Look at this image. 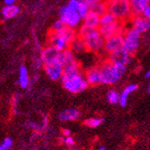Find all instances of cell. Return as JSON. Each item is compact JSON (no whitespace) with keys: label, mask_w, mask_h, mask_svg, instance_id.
I'll return each mask as SVG.
<instances>
[{"label":"cell","mask_w":150,"mask_h":150,"mask_svg":"<svg viewBox=\"0 0 150 150\" xmlns=\"http://www.w3.org/2000/svg\"><path fill=\"white\" fill-rule=\"evenodd\" d=\"M120 96L121 94H119V93L115 90H110L107 93V101L111 104H115L120 102Z\"/></svg>","instance_id":"obj_28"},{"label":"cell","mask_w":150,"mask_h":150,"mask_svg":"<svg viewBox=\"0 0 150 150\" xmlns=\"http://www.w3.org/2000/svg\"><path fill=\"white\" fill-rule=\"evenodd\" d=\"M58 61L61 62L63 66H66V65L73 62L75 61L73 52L70 49L62 50V51H59V58H58Z\"/></svg>","instance_id":"obj_21"},{"label":"cell","mask_w":150,"mask_h":150,"mask_svg":"<svg viewBox=\"0 0 150 150\" xmlns=\"http://www.w3.org/2000/svg\"><path fill=\"white\" fill-rule=\"evenodd\" d=\"M59 19L66 26L74 28L80 24V22L82 18H81L79 13L76 10L71 8V7H69L66 5L59 9Z\"/></svg>","instance_id":"obj_5"},{"label":"cell","mask_w":150,"mask_h":150,"mask_svg":"<svg viewBox=\"0 0 150 150\" xmlns=\"http://www.w3.org/2000/svg\"><path fill=\"white\" fill-rule=\"evenodd\" d=\"M84 43L86 50L98 52L102 50H104V44H105V39L103 37L98 28H94L90 32L84 39Z\"/></svg>","instance_id":"obj_3"},{"label":"cell","mask_w":150,"mask_h":150,"mask_svg":"<svg viewBox=\"0 0 150 150\" xmlns=\"http://www.w3.org/2000/svg\"><path fill=\"white\" fill-rule=\"evenodd\" d=\"M62 134H63V136L64 137H70V134H71V131L69 129H63L62 131Z\"/></svg>","instance_id":"obj_39"},{"label":"cell","mask_w":150,"mask_h":150,"mask_svg":"<svg viewBox=\"0 0 150 150\" xmlns=\"http://www.w3.org/2000/svg\"><path fill=\"white\" fill-rule=\"evenodd\" d=\"M133 16H139L149 5L146 0H130Z\"/></svg>","instance_id":"obj_18"},{"label":"cell","mask_w":150,"mask_h":150,"mask_svg":"<svg viewBox=\"0 0 150 150\" xmlns=\"http://www.w3.org/2000/svg\"><path fill=\"white\" fill-rule=\"evenodd\" d=\"M103 123V118H89L84 122V124L91 128H95V127L100 126Z\"/></svg>","instance_id":"obj_29"},{"label":"cell","mask_w":150,"mask_h":150,"mask_svg":"<svg viewBox=\"0 0 150 150\" xmlns=\"http://www.w3.org/2000/svg\"><path fill=\"white\" fill-rule=\"evenodd\" d=\"M124 46V34H116L105 40L104 50L108 53L123 48Z\"/></svg>","instance_id":"obj_11"},{"label":"cell","mask_w":150,"mask_h":150,"mask_svg":"<svg viewBox=\"0 0 150 150\" xmlns=\"http://www.w3.org/2000/svg\"><path fill=\"white\" fill-rule=\"evenodd\" d=\"M118 19L112 15V13H110L109 11L106 12L104 15L101 17V23H100V27L102 26H106V25H109V24H112L114 23V22L117 21Z\"/></svg>","instance_id":"obj_26"},{"label":"cell","mask_w":150,"mask_h":150,"mask_svg":"<svg viewBox=\"0 0 150 150\" xmlns=\"http://www.w3.org/2000/svg\"><path fill=\"white\" fill-rule=\"evenodd\" d=\"M91 11H93L94 13L98 14L100 17H102L103 15H104L106 12H108V7H107V2L101 1L95 4L93 6L91 7Z\"/></svg>","instance_id":"obj_25"},{"label":"cell","mask_w":150,"mask_h":150,"mask_svg":"<svg viewBox=\"0 0 150 150\" xmlns=\"http://www.w3.org/2000/svg\"><path fill=\"white\" fill-rule=\"evenodd\" d=\"M45 73L52 81H58L62 79L63 75L64 66L59 61H55L50 63H46L43 66Z\"/></svg>","instance_id":"obj_7"},{"label":"cell","mask_w":150,"mask_h":150,"mask_svg":"<svg viewBox=\"0 0 150 150\" xmlns=\"http://www.w3.org/2000/svg\"><path fill=\"white\" fill-rule=\"evenodd\" d=\"M101 17L98 14L94 13L93 11H90L87 16L83 18V24L91 28H100Z\"/></svg>","instance_id":"obj_16"},{"label":"cell","mask_w":150,"mask_h":150,"mask_svg":"<svg viewBox=\"0 0 150 150\" xmlns=\"http://www.w3.org/2000/svg\"><path fill=\"white\" fill-rule=\"evenodd\" d=\"M142 16H143L144 18H146V19L150 20V5H148L146 8L143 10V12H142Z\"/></svg>","instance_id":"obj_35"},{"label":"cell","mask_w":150,"mask_h":150,"mask_svg":"<svg viewBox=\"0 0 150 150\" xmlns=\"http://www.w3.org/2000/svg\"><path fill=\"white\" fill-rule=\"evenodd\" d=\"M131 55L124 48L116 50L109 53V62L114 64L127 65L130 62Z\"/></svg>","instance_id":"obj_10"},{"label":"cell","mask_w":150,"mask_h":150,"mask_svg":"<svg viewBox=\"0 0 150 150\" xmlns=\"http://www.w3.org/2000/svg\"><path fill=\"white\" fill-rule=\"evenodd\" d=\"M85 78L88 81L89 85H98L102 83V72L101 69L94 67L90 69L85 75Z\"/></svg>","instance_id":"obj_15"},{"label":"cell","mask_w":150,"mask_h":150,"mask_svg":"<svg viewBox=\"0 0 150 150\" xmlns=\"http://www.w3.org/2000/svg\"><path fill=\"white\" fill-rule=\"evenodd\" d=\"M140 33H138L134 29L129 28L125 29L124 33V46L123 48L128 52V53L132 56L134 54L139 47V42H140Z\"/></svg>","instance_id":"obj_4"},{"label":"cell","mask_w":150,"mask_h":150,"mask_svg":"<svg viewBox=\"0 0 150 150\" xmlns=\"http://www.w3.org/2000/svg\"><path fill=\"white\" fill-rule=\"evenodd\" d=\"M18 73H19V78H18L19 86L22 89H27L29 85V82H30L29 81L28 71L27 67L25 65H20Z\"/></svg>","instance_id":"obj_19"},{"label":"cell","mask_w":150,"mask_h":150,"mask_svg":"<svg viewBox=\"0 0 150 150\" xmlns=\"http://www.w3.org/2000/svg\"><path fill=\"white\" fill-rule=\"evenodd\" d=\"M33 66L35 67V69H40L42 66H44V63H43L40 57L34 59V61H33Z\"/></svg>","instance_id":"obj_34"},{"label":"cell","mask_w":150,"mask_h":150,"mask_svg":"<svg viewBox=\"0 0 150 150\" xmlns=\"http://www.w3.org/2000/svg\"><path fill=\"white\" fill-rule=\"evenodd\" d=\"M132 28L138 33L143 34L150 29V20L143 16H134L132 18Z\"/></svg>","instance_id":"obj_12"},{"label":"cell","mask_w":150,"mask_h":150,"mask_svg":"<svg viewBox=\"0 0 150 150\" xmlns=\"http://www.w3.org/2000/svg\"><path fill=\"white\" fill-rule=\"evenodd\" d=\"M147 92L150 93V83H149V85H148V87H147Z\"/></svg>","instance_id":"obj_42"},{"label":"cell","mask_w":150,"mask_h":150,"mask_svg":"<svg viewBox=\"0 0 150 150\" xmlns=\"http://www.w3.org/2000/svg\"><path fill=\"white\" fill-rule=\"evenodd\" d=\"M83 1L90 6V8H91L92 6H93L95 4H97L98 2H100L101 0H83Z\"/></svg>","instance_id":"obj_37"},{"label":"cell","mask_w":150,"mask_h":150,"mask_svg":"<svg viewBox=\"0 0 150 150\" xmlns=\"http://www.w3.org/2000/svg\"><path fill=\"white\" fill-rule=\"evenodd\" d=\"M62 37H64L65 39L68 40L70 43H71L76 38L78 37V31H76L73 28L66 26L62 31L59 32Z\"/></svg>","instance_id":"obj_24"},{"label":"cell","mask_w":150,"mask_h":150,"mask_svg":"<svg viewBox=\"0 0 150 150\" xmlns=\"http://www.w3.org/2000/svg\"><path fill=\"white\" fill-rule=\"evenodd\" d=\"M79 112L74 108L65 109L59 114V119L62 121H72L79 118Z\"/></svg>","instance_id":"obj_17"},{"label":"cell","mask_w":150,"mask_h":150,"mask_svg":"<svg viewBox=\"0 0 150 150\" xmlns=\"http://www.w3.org/2000/svg\"><path fill=\"white\" fill-rule=\"evenodd\" d=\"M137 89V84H130L128 86H126L124 91L122 92L121 93V96H120V105H121L122 107H125L127 103V99H128V96L133 93Z\"/></svg>","instance_id":"obj_22"},{"label":"cell","mask_w":150,"mask_h":150,"mask_svg":"<svg viewBox=\"0 0 150 150\" xmlns=\"http://www.w3.org/2000/svg\"><path fill=\"white\" fill-rule=\"evenodd\" d=\"M90 11H91V8H90V6L83 1V0H81V1H80V5H79L78 9H77V12L79 13L81 18L83 19L87 16V14Z\"/></svg>","instance_id":"obj_27"},{"label":"cell","mask_w":150,"mask_h":150,"mask_svg":"<svg viewBox=\"0 0 150 150\" xmlns=\"http://www.w3.org/2000/svg\"><path fill=\"white\" fill-rule=\"evenodd\" d=\"M97 150H105V148H104L103 146H101V147H99Z\"/></svg>","instance_id":"obj_41"},{"label":"cell","mask_w":150,"mask_h":150,"mask_svg":"<svg viewBox=\"0 0 150 150\" xmlns=\"http://www.w3.org/2000/svg\"><path fill=\"white\" fill-rule=\"evenodd\" d=\"M70 50L73 52V53H80V52H82L83 50H86V47H85V43L83 39H81L79 36L75 39L70 46Z\"/></svg>","instance_id":"obj_23"},{"label":"cell","mask_w":150,"mask_h":150,"mask_svg":"<svg viewBox=\"0 0 150 150\" xmlns=\"http://www.w3.org/2000/svg\"><path fill=\"white\" fill-rule=\"evenodd\" d=\"M65 27H66V25L63 23V22L61 19L56 20L54 23H53V25H52L51 31H53V32H59V31H62Z\"/></svg>","instance_id":"obj_31"},{"label":"cell","mask_w":150,"mask_h":150,"mask_svg":"<svg viewBox=\"0 0 150 150\" xmlns=\"http://www.w3.org/2000/svg\"><path fill=\"white\" fill-rule=\"evenodd\" d=\"M13 141L10 137H6L3 141L1 145H0V150H9L12 146Z\"/></svg>","instance_id":"obj_32"},{"label":"cell","mask_w":150,"mask_h":150,"mask_svg":"<svg viewBox=\"0 0 150 150\" xmlns=\"http://www.w3.org/2000/svg\"><path fill=\"white\" fill-rule=\"evenodd\" d=\"M19 11H20L19 7L16 5L5 6L1 10V14L5 19H10L18 16Z\"/></svg>","instance_id":"obj_20"},{"label":"cell","mask_w":150,"mask_h":150,"mask_svg":"<svg viewBox=\"0 0 150 150\" xmlns=\"http://www.w3.org/2000/svg\"><path fill=\"white\" fill-rule=\"evenodd\" d=\"M146 1H147V2H148V4L150 5V0H146Z\"/></svg>","instance_id":"obj_43"},{"label":"cell","mask_w":150,"mask_h":150,"mask_svg":"<svg viewBox=\"0 0 150 150\" xmlns=\"http://www.w3.org/2000/svg\"><path fill=\"white\" fill-rule=\"evenodd\" d=\"M62 141L64 142V144L66 146H73L74 145V139L70 136V137H65L64 139H62Z\"/></svg>","instance_id":"obj_36"},{"label":"cell","mask_w":150,"mask_h":150,"mask_svg":"<svg viewBox=\"0 0 150 150\" xmlns=\"http://www.w3.org/2000/svg\"><path fill=\"white\" fill-rule=\"evenodd\" d=\"M99 30L105 40L116 34H124L125 31L123 27V22L120 20H117L114 23L106 26H102L99 28Z\"/></svg>","instance_id":"obj_8"},{"label":"cell","mask_w":150,"mask_h":150,"mask_svg":"<svg viewBox=\"0 0 150 150\" xmlns=\"http://www.w3.org/2000/svg\"><path fill=\"white\" fill-rule=\"evenodd\" d=\"M108 11L120 21H125L134 17L130 0H108Z\"/></svg>","instance_id":"obj_2"},{"label":"cell","mask_w":150,"mask_h":150,"mask_svg":"<svg viewBox=\"0 0 150 150\" xmlns=\"http://www.w3.org/2000/svg\"><path fill=\"white\" fill-rule=\"evenodd\" d=\"M145 76H146V78H150V69L146 72V75H145Z\"/></svg>","instance_id":"obj_40"},{"label":"cell","mask_w":150,"mask_h":150,"mask_svg":"<svg viewBox=\"0 0 150 150\" xmlns=\"http://www.w3.org/2000/svg\"><path fill=\"white\" fill-rule=\"evenodd\" d=\"M48 41H49L50 46L54 47L59 51L68 50V49H70V46H71V43L59 32L50 31V33L49 35Z\"/></svg>","instance_id":"obj_9"},{"label":"cell","mask_w":150,"mask_h":150,"mask_svg":"<svg viewBox=\"0 0 150 150\" xmlns=\"http://www.w3.org/2000/svg\"><path fill=\"white\" fill-rule=\"evenodd\" d=\"M148 49H149V50H150V45H149V48H148Z\"/></svg>","instance_id":"obj_44"},{"label":"cell","mask_w":150,"mask_h":150,"mask_svg":"<svg viewBox=\"0 0 150 150\" xmlns=\"http://www.w3.org/2000/svg\"><path fill=\"white\" fill-rule=\"evenodd\" d=\"M93 29H94V28H89V27H87V26H85L84 24L82 25L81 28H80V29L78 30V36L80 37V38H81V39H84V38L91 32Z\"/></svg>","instance_id":"obj_30"},{"label":"cell","mask_w":150,"mask_h":150,"mask_svg":"<svg viewBox=\"0 0 150 150\" xmlns=\"http://www.w3.org/2000/svg\"><path fill=\"white\" fill-rule=\"evenodd\" d=\"M62 82H63V87L71 93H78L81 92H83L89 86L86 78H84L81 74H79L77 76L67 81H64Z\"/></svg>","instance_id":"obj_6"},{"label":"cell","mask_w":150,"mask_h":150,"mask_svg":"<svg viewBox=\"0 0 150 150\" xmlns=\"http://www.w3.org/2000/svg\"><path fill=\"white\" fill-rule=\"evenodd\" d=\"M15 2H16V0H4V4H5V6L15 5Z\"/></svg>","instance_id":"obj_38"},{"label":"cell","mask_w":150,"mask_h":150,"mask_svg":"<svg viewBox=\"0 0 150 150\" xmlns=\"http://www.w3.org/2000/svg\"><path fill=\"white\" fill-rule=\"evenodd\" d=\"M100 69L102 72V83L111 85L116 83L123 77L126 70V66L121 64H114L108 61L103 63Z\"/></svg>","instance_id":"obj_1"},{"label":"cell","mask_w":150,"mask_h":150,"mask_svg":"<svg viewBox=\"0 0 150 150\" xmlns=\"http://www.w3.org/2000/svg\"><path fill=\"white\" fill-rule=\"evenodd\" d=\"M81 74V68L79 63L74 61L73 62L64 66V71H63V75L62 77V81H67L69 79H71L77 75Z\"/></svg>","instance_id":"obj_14"},{"label":"cell","mask_w":150,"mask_h":150,"mask_svg":"<svg viewBox=\"0 0 150 150\" xmlns=\"http://www.w3.org/2000/svg\"><path fill=\"white\" fill-rule=\"evenodd\" d=\"M59 55V51L57 49H55L54 47L50 46L49 45L48 47H46L41 50L40 58L42 59L43 63L46 64V63H50L52 62L58 61Z\"/></svg>","instance_id":"obj_13"},{"label":"cell","mask_w":150,"mask_h":150,"mask_svg":"<svg viewBox=\"0 0 150 150\" xmlns=\"http://www.w3.org/2000/svg\"><path fill=\"white\" fill-rule=\"evenodd\" d=\"M80 1L81 0H70V1L68 2V4H67V6H68L69 7H71V8L77 11L78 6L80 5Z\"/></svg>","instance_id":"obj_33"}]
</instances>
